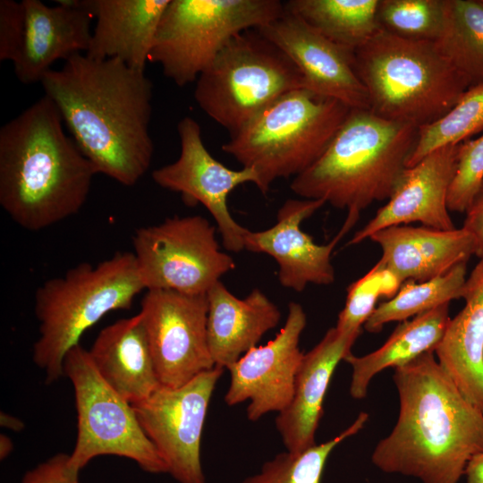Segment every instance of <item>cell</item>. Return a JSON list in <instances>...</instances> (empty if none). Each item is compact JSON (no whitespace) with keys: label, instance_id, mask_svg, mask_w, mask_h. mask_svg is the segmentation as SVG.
<instances>
[{"label":"cell","instance_id":"1","mask_svg":"<svg viewBox=\"0 0 483 483\" xmlns=\"http://www.w3.org/2000/svg\"><path fill=\"white\" fill-rule=\"evenodd\" d=\"M40 83L97 174L124 186L142 178L154 154L153 85L145 71L118 58L76 54L60 70L47 72Z\"/></svg>","mask_w":483,"mask_h":483},{"label":"cell","instance_id":"2","mask_svg":"<svg viewBox=\"0 0 483 483\" xmlns=\"http://www.w3.org/2000/svg\"><path fill=\"white\" fill-rule=\"evenodd\" d=\"M394 381L398 419L377 445L372 462L422 483H458L483 451V413L461 394L434 352L395 368Z\"/></svg>","mask_w":483,"mask_h":483},{"label":"cell","instance_id":"3","mask_svg":"<svg viewBox=\"0 0 483 483\" xmlns=\"http://www.w3.org/2000/svg\"><path fill=\"white\" fill-rule=\"evenodd\" d=\"M64 124L44 94L0 129V205L25 230L74 216L89 197L97 171Z\"/></svg>","mask_w":483,"mask_h":483},{"label":"cell","instance_id":"4","mask_svg":"<svg viewBox=\"0 0 483 483\" xmlns=\"http://www.w3.org/2000/svg\"><path fill=\"white\" fill-rule=\"evenodd\" d=\"M418 134L412 124L352 108L321 157L295 176L290 188L306 199H323L360 214L391 197Z\"/></svg>","mask_w":483,"mask_h":483},{"label":"cell","instance_id":"5","mask_svg":"<svg viewBox=\"0 0 483 483\" xmlns=\"http://www.w3.org/2000/svg\"><path fill=\"white\" fill-rule=\"evenodd\" d=\"M353 65L370 111L418 128L442 118L469 89L433 41L403 38L381 28L353 51Z\"/></svg>","mask_w":483,"mask_h":483},{"label":"cell","instance_id":"6","mask_svg":"<svg viewBox=\"0 0 483 483\" xmlns=\"http://www.w3.org/2000/svg\"><path fill=\"white\" fill-rule=\"evenodd\" d=\"M143 290L135 256L129 251H118L97 266L81 262L44 282L35 292L39 336L32 359L46 382L64 375L67 352L89 328L111 311L130 309Z\"/></svg>","mask_w":483,"mask_h":483},{"label":"cell","instance_id":"7","mask_svg":"<svg viewBox=\"0 0 483 483\" xmlns=\"http://www.w3.org/2000/svg\"><path fill=\"white\" fill-rule=\"evenodd\" d=\"M352 108L306 88L286 92L240 131L222 150L258 176L262 193L279 178L297 176L324 153Z\"/></svg>","mask_w":483,"mask_h":483},{"label":"cell","instance_id":"8","mask_svg":"<svg viewBox=\"0 0 483 483\" xmlns=\"http://www.w3.org/2000/svg\"><path fill=\"white\" fill-rule=\"evenodd\" d=\"M195 83L197 104L230 136L282 95L307 89L292 59L258 29L233 36Z\"/></svg>","mask_w":483,"mask_h":483},{"label":"cell","instance_id":"9","mask_svg":"<svg viewBox=\"0 0 483 483\" xmlns=\"http://www.w3.org/2000/svg\"><path fill=\"white\" fill-rule=\"evenodd\" d=\"M284 10L278 0H170L148 61L179 87L196 82L233 36L268 24Z\"/></svg>","mask_w":483,"mask_h":483},{"label":"cell","instance_id":"10","mask_svg":"<svg viewBox=\"0 0 483 483\" xmlns=\"http://www.w3.org/2000/svg\"><path fill=\"white\" fill-rule=\"evenodd\" d=\"M64 372L72 384L77 411V438L69 454L72 470L80 472L93 458L111 454L134 461L146 472L167 473L132 405L100 377L89 351L72 347Z\"/></svg>","mask_w":483,"mask_h":483},{"label":"cell","instance_id":"11","mask_svg":"<svg viewBox=\"0 0 483 483\" xmlns=\"http://www.w3.org/2000/svg\"><path fill=\"white\" fill-rule=\"evenodd\" d=\"M134 256L145 290L207 293L235 268L220 250L216 227L201 216H178L138 228L132 237Z\"/></svg>","mask_w":483,"mask_h":483},{"label":"cell","instance_id":"12","mask_svg":"<svg viewBox=\"0 0 483 483\" xmlns=\"http://www.w3.org/2000/svg\"><path fill=\"white\" fill-rule=\"evenodd\" d=\"M224 369L215 367L179 387L160 386L132 404L144 432L178 483H207L200 443L211 396Z\"/></svg>","mask_w":483,"mask_h":483},{"label":"cell","instance_id":"13","mask_svg":"<svg viewBox=\"0 0 483 483\" xmlns=\"http://www.w3.org/2000/svg\"><path fill=\"white\" fill-rule=\"evenodd\" d=\"M140 312L161 386L179 387L215 368L208 343L207 293L148 290Z\"/></svg>","mask_w":483,"mask_h":483},{"label":"cell","instance_id":"14","mask_svg":"<svg viewBox=\"0 0 483 483\" xmlns=\"http://www.w3.org/2000/svg\"><path fill=\"white\" fill-rule=\"evenodd\" d=\"M181 150L173 163L155 169L151 177L160 187L182 195L190 206L201 204L216 221L222 242L229 251L244 248L248 229L239 225L228 208L229 194L239 185L258 182L250 168L233 170L220 163L203 143L199 124L183 117L177 124Z\"/></svg>","mask_w":483,"mask_h":483},{"label":"cell","instance_id":"15","mask_svg":"<svg viewBox=\"0 0 483 483\" xmlns=\"http://www.w3.org/2000/svg\"><path fill=\"white\" fill-rule=\"evenodd\" d=\"M306 324L307 317L301 305L290 302L284 326L276 336L265 345L250 349L227 368L231 377L225 395L227 405L249 400L246 414L252 422L288 407L304 355L299 343Z\"/></svg>","mask_w":483,"mask_h":483},{"label":"cell","instance_id":"16","mask_svg":"<svg viewBox=\"0 0 483 483\" xmlns=\"http://www.w3.org/2000/svg\"><path fill=\"white\" fill-rule=\"evenodd\" d=\"M325 204L323 199H287L279 208L273 226L259 232L249 230L245 235V250L266 253L275 259L278 280L285 288L301 292L309 284L328 285L335 281L331 254L360 214L348 212L336 236L329 243L319 245L301 229V224Z\"/></svg>","mask_w":483,"mask_h":483},{"label":"cell","instance_id":"17","mask_svg":"<svg viewBox=\"0 0 483 483\" xmlns=\"http://www.w3.org/2000/svg\"><path fill=\"white\" fill-rule=\"evenodd\" d=\"M258 30L292 59L308 89L350 108L369 109L367 89L354 69L353 51L328 39L285 7Z\"/></svg>","mask_w":483,"mask_h":483},{"label":"cell","instance_id":"18","mask_svg":"<svg viewBox=\"0 0 483 483\" xmlns=\"http://www.w3.org/2000/svg\"><path fill=\"white\" fill-rule=\"evenodd\" d=\"M458 148L459 144L439 148L407 167L386 204L355 233L348 245L358 244L384 228L413 222L438 230L454 229L447 196L456 171Z\"/></svg>","mask_w":483,"mask_h":483},{"label":"cell","instance_id":"19","mask_svg":"<svg viewBox=\"0 0 483 483\" xmlns=\"http://www.w3.org/2000/svg\"><path fill=\"white\" fill-rule=\"evenodd\" d=\"M26 29L23 47L13 64L23 84L41 82L58 60L85 54L91 39L92 13L83 0L56 1L49 6L40 0H23Z\"/></svg>","mask_w":483,"mask_h":483},{"label":"cell","instance_id":"20","mask_svg":"<svg viewBox=\"0 0 483 483\" xmlns=\"http://www.w3.org/2000/svg\"><path fill=\"white\" fill-rule=\"evenodd\" d=\"M360 334L331 327L303 355L292 402L275 418L276 430L287 451L301 452L316 445L315 435L330 379L338 363L351 353Z\"/></svg>","mask_w":483,"mask_h":483},{"label":"cell","instance_id":"21","mask_svg":"<svg viewBox=\"0 0 483 483\" xmlns=\"http://www.w3.org/2000/svg\"><path fill=\"white\" fill-rule=\"evenodd\" d=\"M369 239L382 249L378 263L401 284L443 275L476 253L473 236L462 227L438 230L400 225L379 230Z\"/></svg>","mask_w":483,"mask_h":483},{"label":"cell","instance_id":"22","mask_svg":"<svg viewBox=\"0 0 483 483\" xmlns=\"http://www.w3.org/2000/svg\"><path fill=\"white\" fill-rule=\"evenodd\" d=\"M170 0H83L96 19L85 55L118 58L145 71L161 17Z\"/></svg>","mask_w":483,"mask_h":483},{"label":"cell","instance_id":"23","mask_svg":"<svg viewBox=\"0 0 483 483\" xmlns=\"http://www.w3.org/2000/svg\"><path fill=\"white\" fill-rule=\"evenodd\" d=\"M89 354L100 377L131 405L161 386L140 311L103 328Z\"/></svg>","mask_w":483,"mask_h":483},{"label":"cell","instance_id":"24","mask_svg":"<svg viewBox=\"0 0 483 483\" xmlns=\"http://www.w3.org/2000/svg\"><path fill=\"white\" fill-rule=\"evenodd\" d=\"M207 295L208 343L215 367L227 369L280 322V309L259 289L240 299L218 281Z\"/></svg>","mask_w":483,"mask_h":483},{"label":"cell","instance_id":"25","mask_svg":"<svg viewBox=\"0 0 483 483\" xmlns=\"http://www.w3.org/2000/svg\"><path fill=\"white\" fill-rule=\"evenodd\" d=\"M464 308L450 319L435 352L461 394L483 413V258L462 291Z\"/></svg>","mask_w":483,"mask_h":483},{"label":"cell","instance_id":"26","mask_svg":"<svg viewBox=\"0 0 483 483\" xmlns=\"http://www.w3.org/2000/svg\"><path fill=\"white\" fill-rule=\"evenodd\" d=\"M449 303L402 321L377 350L361 356L352 352L343 360L352 368L350 394L362 399L373 377L390 367L398 368L426 352H434L450 321Z\"/></svg>","mask_w":483,"mask_h":483},{"label":"cell","instance_id":"27","mask_svg":"<svg viewBox=\"0 0 483 483\" xmlns=\"http://www.w3.org/2000/svg\"><path fill=\"white\" fill-rule=\"evenodd\" d=\"M468 88L483 84V0H445V20L433 41Z\"/></svg>","mask_w":483,"mask_h":483},{"label":"cell","instance_id":"28","mask_svg":"<svg viewBox=\"0 0 483 483\" xmlns=\"http://www.w3.org/2000/svg\"><path fill=\"white\" fill-rule=\"evenodd\" d=\"M379 0H291L289 12L333 42L354 51L380 28Z\"/></svg>","mask_w":483,"mask_h":483},{"label":"cell","instance_id":"29","mask_svg":"<svg viewBox=\"0 0 483 483\" xmlns=\"http://www.w3.org/2000/svg\"><path fill=\"white\" fill-rule=\"evenodd\" d=\"M467 262L453 267L447 273L424 282L406 281L397 292L375 309L364 324L370 333L381 331L392 321H404L422 312L462 298L466 282Z\"/></svg>","mask_w":483,"mask_h":483},{"label":"cell","instance_id":"30","mask_svg":"<svg viewBox=\"0 0 483 483\" xmlns=\"http://www.w3.org/2000/svg\"><path fill=\"white\" fill-rule=\"evenodd\" d=\"M482 131L483 84L469 88L442 118L419 128L407 167L413 166L439 148L460 144Z\"/></svg>","mask_w":483,"mask_h":483},{"label":"cell","instance_id":"31","mask_svg":"<svg viewBox=\"0 0 483 483\" xmlns=\"http://www.w3.org/2000/svg\"><path fill=\"white\" fill-rule=\"evenodd\" d=\"M369 419L361 412L354 422L334 438L301 451H285L264 462L260 470L241 483H320L331 452L346 438L357 434Z\"/></svg>","mask_w":483,"mask_h":483},{"label":"cell","instance_id":"32","mask_svg":"<svg viewBox=\"0 0 483 483\" xmlns=\"http://www.w3.org/2000/svg\"><path fill=\"white\" fill-rule=\"evenodd\" d=\"M445 20V0H379V27L397 37L435 41Z\"/></svg>","mask_w":483,"mask_h":483},{"label":"cell","instance_id":"33","mask_svg":"<svg viewBox=\"0 0 483 483\" xmlns=\"http://www.w3.org/2000/svg\"><path fill=\"white\" fill-rule=\"evenodd\" d=\"M402 284L378 262L362 277L347 288L343 309L338 315L335 327L343 332H361V326L375 310L379 297L391 299Z\"/></svg>","mask_w":483,"mask_h":483},{"label":"cell","instance_id":"34","mask_svg":"<svg viewBox=\"0 0 483 483\" xmlns=\"http://www.w3.org/2000/svg\"><path fill=\"white\" fill-rule=\"evenodd\" d=\"M482 182L483 134L459 144L456 171L447 196L449 211L466 212Z\"/></svg>","mask_w":483,"mask_h":483},{"label":"cell","instance_id":"35","mask_svg":"<svg viewBox=\"0 0 483 483\" xmlns=\"http://www.w3.org/2000/svg\"><path fill=\"white\" fill-rule=\"evenodd\" d=\"M26 29L25 9L22 1H0V61L13 64L21 54Z\"/></svg>","mask_w":483,"mask_h":483},{"label":"cell","instance_id":"36","mask_svg":"<svg viewBox=\"0 0 483 483\" xmlns=\"http://www.w3.org/2000/svg\"><path fill=\"white\" fill-rule=\"evenodd\" d=\"M21 483H80L79 472L69 466V454L57 453L28 470Z\"/></svg>","mask_w":483,"mask_h":483},{"label":"cell","instance_id":"37","mask_svg":"<svg viewBox=\"0 0 483 483\" xmlns=\"http://www.w3.org/2000/svg\"><path fill=\"white\" fill-rule=\"evenodd\" d=\"M465 213L462 228L475 240V255L483 258V182Z\"/></svg>","mask_w":483,"mask_h":483},{"label":"cell","instance_id":"38","mask_svg":"<svg viewBox=\"0 0 483 483\" xmlns=\"http://www.w3.org/2000/svg\"><path fill=\"white\" fill-rule=\"evenodd\" d=\"M464 475L467 479L466 483H483V451L470 459Z\"/></svg>","mask_w":483,"mask_h":483},{"label":"cell","instance_id":"39","mask_svg":"<svg viewBox=\"0 0 483 483\" xmlns=\"http://www.w3.org/2000/svg\"><path fill=\"white\" fill-rule=\"evenodd\" d=\"M0 424L2 427L11 429L14 432L21 431L25 426L24 423L18 418L3 411H1L0 414Z\"/></svg>","mask_w":483,"mask_h":483},{"label":"cell","instance_id":"40","mask_svg":"<svg viewBox=\"0 0 483 483\" xmlns=\"http://www.w3.org/2000/svg\"><path fill=\"white\" fill-rule=\"evenodd\" d=\"M13 449V444L6 435L0 436V459L4 460L11 453Z\"/></svg>","mask_w":483,"mask_h":483}]
</instances>
